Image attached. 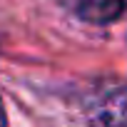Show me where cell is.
<instances>
[{
	"label": "cell",
	"mask_w": 127,
	"mask_h": 127,
	"mask_svg": "<svg viewBox=\"0 0 127 127\" xmlns=\"http://www.w3.org/2000/svg\"><path fill=\"white\" fill-rule=\"evenodd\" d=\"M65 3L75 18L92 25L115 23L127 10V0H65Z\"/></svg>",
	"instance_id": "cell-1"
},
{
	"label": "cell",
	"mask_w": 127,
	"mask_h": 127,
	"mask_svg": "<svg viewBox=\"0 0 127 127\" xmlns=\"http://www.w3.org/2000/svg\"><path fill=\"white\" fill-rule=\"evenodd\" d=\"M0 127H8V117H5V107L0 102Z\"/></svg>",
	"instance_id": "cell-3"
},
{
	"label": "cell",
	"mask_w": 127,
	"mask_h": 127,
	"mask_svg": "<svg viewBox=\"0 0 127 127\" xmlns=\"http://www.w3.org/2000/svg\"><path fill=\"white\" fill-rule=\"evenodd\" d=\"M95 127H120L127 122V90L125 92H115L110 95L92 117Z\"/></svg>",
	"instance_id": "cell-2"
}]
</instances>
